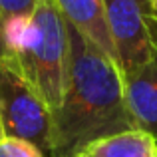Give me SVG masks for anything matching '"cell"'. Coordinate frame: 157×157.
<instances>
[{"label": "cell", "instance_id": "1", "mask_svg": "<svg viewBox=\"0 0 157 157\" xmlns=\"http://www.w3.org/2000/svg\"><path fill=\"white\" fill-rule=\"evenodd\" d=\"M68 42L66 90L60 107L52 113V157H76L98 139L135 129L117 62L70 24Z\"/></svg>", "mask_w": 157, "mask_h": 157}, {"label": "cell", "instance_id": "2", "mask_svg": "<svg viewBox=\"0 0 157 157\" xmlns=\"http://www.w3.org/2000/svg\"><path fill=\"white\" fill-rule=\"evenodd\" d=\"M22 76L34 86L52 113L60 107L68 78V24L52 0H40L16 38L12 56Z\"/></svg>", "mask_w": 157, "mask_h": 157}, {"label": "cell", "instance_id": "3", "mask_svg": "<svg viewBox=\"0 0 157 157\" xmlns=\"http://www.w3.org/2000/svg\"><path fill=\"white\" fill-rule=\"evenodd\" d=\"M0 127L4 137L30 141L52 157V109L8 58L0 60Z\"/></svg>", "mask_w": 157, "mask_h": 157}, {"label": "cell", "instance_id": "4", "mask_svg": "<svg viewBox=\"0 0 157 157\" xmlns=\"http://www.w3.org/2000/svg\"><path fill=\"white\" fill-rule=\"evenodd\" d=\"M105 20L121 74L141 68L155 54L157 42L147 0H104Z\"/></svg>", "mask_w": 157, "mask_h": 157}, {"label": "cell", "instance_id": "5", "mask_svg": "<svg viewBox=\"0 0 157 157\" xmlns=\"http://www.w3.org/2000/svg\"><path fill=\"white\" fill-rule=\"evenodd\" d=\"M123 88L135 127L157 137V48L147 64L123 74Z\"/></svg>", "mask_w": 157, "mask_h": 157}, {"label": "cell", "instance_id": "6", "mask_svg": "<svg viewBox=\"0 0 157 157\" xmlns=\"http://www.w3.org/2000/svg\"><path fill=\"white\" fill-rule=\"evenodd\" d=\"M52 2L70 26H74L98 50L117 62L115 46L105 20L104 0H52Z\"/></svg>", "mask_w": 157, "mask_h": 157}, {"label": "cell", "instance_id": "7", "mask_svg": "<svg viewBox=\"0 0 157 157\" xmlns=\"http://www.w3.org/2000/svg\"><path fill=\"white\" fill-rule=\"evenodd\" d=\"M86 157H157V137L145 129H127L88 145Z\"/></svg>", "mask_w": 157, "mask_h": 157}, {"label": "cell", "instance_id": "8", "mask_svg": "<svg viewBox=\"0 0 157 157\" xmlns=\"http://www.w3.org/2000/svg\"><path fill=\"white\" fill-rule=\"evenodd\" d=\"M40 0H0V60L12 56L16 38Z\"/></svg>", "mask_w": 157, "mask_h": 157}, {"label": "cell", "instance_id": "9", "mask_svg": "<svg viewBox=\"0 0 157 157\" xmlns=\"http://www.w3.org/2000/svg\"><path fill=\"white\" fill-rule=\"evenodd\" d=\"M0 157H46L36 145L18 137H0Z\"/></svg>", "mask_w": 157, "mask_h": 157}, {"label": "cell", "instance_id": "10", "mask_svg": "<svg viewBox=\"0 0 157 157\" xmlns=\"http://www.w3.org/2000/svg\"><path fill=\"white\" fill-rule=\"evenodd\" d=\"M149 18L153 24H157V0H149Z\"/></svg>", "mask_w": 157, "mask_h": 157}, {"label": "cell", "instance_id": "11", "mask_svg": "<svg viewBox=\"0 0 157 157\" xmlns=\"http://www.w3.org/2000/svg\"><path fill=\"white\" fill-rule=\"evenodd\" d=\"M0 137H4V133H2V127H0Z\"/></svg>", "mask_w": 157, "mask_h": 157}, {"label": "cell", "instance_id": "12", "mask_svg": "<svg viewBox=\"0 0 157 157\" xmlns=\"http://www.w3.org/2000/svg\"><path fill=\"white\" fill-rule=\"evenodd\" d=\"M153 32H155V38H157V28H153Z\"/></svg>", "mask_w": 157, "mask_h": 157}, {"label": "cell", "instance_id": "13", "mask_svg": "<svg viewBox=\"0 0 157 157\" xmlns=\"http://www.w3.org/2000/svg\"><path fill=\"white\" fill-rule=\"evenodd\" d=\"M76 157H86V155H82V153H80V155H76Z\"/></svg>", "mask_w": 157, "mask_h": 157}, {"label": "cell", "instance_id": "14", "mask_svg": "<svg viewBox=\"0 0 157 157\" xmlns=\"http://www.w3.org/2000/svg\"><path fill=\"white\" fill-rule=\"evenodd\" d=\"M147 2H149V0H147Z\"/></svg>", "mask_w": 157, "mask_h": 157}]
</instances>
